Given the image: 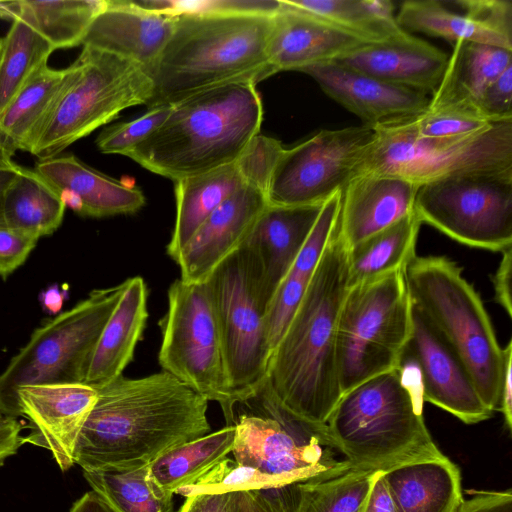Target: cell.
Segmentation results:
<instances>
[{"mask_svg":"<svg viewBox=\"0 0 512 512\" xmlns=\"http://www.w3.org/2000/svg\"><path fill=\"white\" fill-rule=\"evenodd\" d=\"M97 393L75 448L82 470L147 466L210 433L208 400L167 372L122 375Z\"/></svg>","mask_w":512,"mask_h":512,"instance_id":"6da1fadb","label":"cell"},{"mask_svg":"<svg viewBox=\"0 0 512 512\" xmlns=\"http://www.w3.org/2000/svg\"><path fill=\"white\" fill-rule=\"evenodd\" d=\"M348 288V248L337 223L293 319L270 356L266 375L279 403L315 425H325L342 396L336 338Z\"/></svg>","mask_w":512,"mask_h":512,"instance_id":"7a4b0ae2","label":"cell"},{"mask_svg":"<svg viewBox=\"0 0 512 512\" xmlns=\"http://www.w3.org/2000/svg\"><path fill=\"white\" fill-rule=\"evenodd\" d=\"M274 15L175 16L166 46L147 71L153 84L148 108L173 105L227 84L257 85L275 74L267 51Z\"/></svg>","mask_w":512,"mask_h":512,"instance_id":"3957f363","label":"cell"},{"mask_svg":"<svg viewBox=\"0 0 512 512\" xmlns=\"http://www.w3.org/2000/svg\"><path fill=\"white\" fill-rule=\"evenodd\" d=\"M262 121L256 84L219 86L173 104L164 123L126 156L176 181L236 162Z\"/></svg>","mask_w":512,"mask_h":512,"instance_id":"277c9868","label":"cell"},{"mask_svg":"<svg viewBox=\"0 0 512 512\" xmlns=\"http://www.w3.org/2000/svg\"><path fill=\"white\" fill-rule=\"evenodd\" d=\"M404 277L412 306L470 376L484 404L499 411L505 354L462 268L446 256H414Z\"/></svg>","mask_w":512,"mask_h":512,"instance_id":"5b68a950","label":"cell"},{"mask_svg":"<svg viewBox=\"0 0 512 512\" xmlns=\"http://www.w3.org/2000/svg\"><path fill=\"white\" fill-rule=\"evenodd\" d=\"M423 404L400 382L396 369L343 393L325 425L333 447L351 468L386 471L438 457L425 425Z\"/></svg>","mask_w":512,"mask_h":512,"instance_id":"8992f818","label":"cell"},{"mask_svg":"<svg viewBox=\"0 0 512 512\" xmlns=\"http://www.w3.org/2000/svg\"><path fill=\"white\" fill-rule=\"evenodd\" d=\"M72 65L69 81L28 149L40 160L60 155L124 109L146 105L152 97L148 72L131 60L83 46Z\"/></svg>","mask_w":512,"mask_h":512,"instance_id":"52a82bcc","label":"cell"},{"mask_svg":"<svg viewBox=\"0 0 512 512\" xmlns=\"http://www.w3.org/2000/svg\"><path fill=\"white\" fill-rule=\"evenodd\" d=\"M234 461L281 479L286 485L351 468L336 457L326 425H315L285 409L267 380L235 402Z\"/></svg>","mask_w":512,"mask_h":512,"instance_id":"ba28073f","label":"cell"},{"mask_svg":"<svg viewBox=\"0 0 512 512\" xmlns=\"http://www.w3.org/2000/svg\"><path fill=\"white\" fill-rule=\"evenodd\" d=\"M125 282L93 290L73 308L37 328L0 374V414L20 416L17 392L31 385L79 384Z\"/></svg>","mask_w":512,"mask_h":512,"instance_id":"9c48e42d","label":"cell"},{"mask_svg":"<svg viewBox=\"0 0 512 512\" xmlns=\"http://www.w3.org/2000/svg\"><path fill=\"white\" fill-rule=\"evenodd\" d=\"M412 119L373 127L374 139L355 175H391L420 187L454 175L512 167V121L463 136L424 138L415 133Z\"/></svg>","mask_w":512,"mask_h":512,"instance_id":"30bf717a","label":"cell"},{"mask_svg":"<svg viewBox=\"0 0 512 512\" xmlns=\"http://www.w3.org/2000/svg\"><path fill=\"white\" fill-rule=\"evenodd\" d=\"M412 330V306L403 270L349 286L337 324L342 394L395 368Z\"/></svg>","mask_w":512,"mask_h":512,"instance_id":"8fae6325","label":"cell"},{"mask_svg":"<svg viewBox=\"0 0 512 512\" xmlns=\"http://www.w3.org/2000/svg\"><path fill=\"white\" fill-rule=\"evenodd\" d=\"M205 283L235 403L266 379L271 355L264 330L268 302L259 272L244 246L224 260Z\"/></svg>","mask_w":512,"mask_h":512,"instance_id":"7c38bea8","label":"cell"},{"mask_svg":"<svg viewBox=\"0 0 512 512\" xmlns=\"http://www.w3.org/2000/svg\"><path fill=\"white\" fill-rule=\"evenodd\" d=\"M414 211L460 244L503 252L512 246V167L426 183L418 188Z\"/></svg>","mask_w":512,"mask_h":512,"instance_id":"4fadbf2b","label":"cell"},{"mask_svg":"<svg viewBox=\"0 0 512 512\" xmlns=\"http://www.w3.org/2000/svg\"><path fill=\"white\" fill-rule=\"evenodd\" d=\"M167 296V312L159 321V364L208 401L219 403L228 425L234 399L207 285L177 279Z\"/></svg>","mask_w":512,"mask_h":512,"instance_id":"5bb4252c","label":"cell"},{"mask_svg":"<svg viewBox=\"0 0 512 512\" xmlns=\"http://www.w3.org/2000/svg\"><path fill=\"white\" fill-rule=\"evenodd\" d=\"M375 131L367 125L321 130L284 149L266 190L267 203L276 206L322 204L343 191L372 143Z\"/></svg>","mask_w":512,"mask_h":512,"instance_id":"9a60e30c","label":"cell"},{"mask_svg":"<svg viewBox=\"0 0 512 512\" xmlns=\"http://www.w3.org/2000/svg\"><path fill=\"white\" fill-rule=\"evenodd\" d=\"M396 20L409 32H421L449 43L470 41L512 50L510 0H406Z\"/></svg>","mask_w":512,"mask_h":512,"instance_id":"2e32d148","label":"cell"},{"mask_svg":"<svg viewBox=\"0 0 512 512\" xmlns=\"http://www.w3.org/2000/svg\"><path fill=\"white\" fill-rule=\"evenodd\" d=\"M266 190L244 181L203 222L174 261L180 280L203 283L229 256L238 251L267 206Z\"/></svg>","mask_w":512,"mask_h":512,"instance_id":"e0dca14e","label":"cell"},{"mask_svg":"<svg viewBox=\"0 0 512 512\" xmlns=\"http://www.w3.org/2000/svg\"><path fill=\"white\" fill-rule=\"evenodd\" d=\"M97 394L96 389L83 383L20 388V416L28 419L30 427L24 443L47 449L62 471L70 469L75 464L78 437Z\"/></svg>","mask_w":512,"mask_h":512,"instance_id":"ac0fdd59","label":"cell"},{"mask_svg":"<svg viewBox=\"0 0 512 512\" xmlns=\"http://www.w3.org/2000/svg\"><path fill=\"white\" fill-rule=\"evenodd\" d=\"M412 306V304H411ZM407 346L420 366L424 402L466 424L492 417L459 360L412 306V330Z\"/></svg>","mask_w":512,"mask_h":512,"instance_id":"d6986e66","label":"cell"},{"mask_svg":"<svg viewBox=\"0 0 512 512\" xmlns=\"http://www.w3.org/2000/svg\"><path fill=\"white\" fill-rule=\"evenodd\" d=\"M320 88L341 106L358 116L363 125H379L411 119L422 114L430 97L370 75L326 62L303 69Z\"/></svg>","mask_w":512,"mask_h":512,"instance_id":"ffe728a7","label":"cell"},{"mask_svg":"<svg viewBox=\"0 0 512 512\" xmlns=\"http://www.w3.org/2000/svg\"><path fill=\"white\" fill-rule=\"evenodd\" d=\"M281 1L273 16L268 59L275 73L336 61L367 44L330 23Z\"/></svg>","mask_w":512,"mask_h":512,"instance_id":"44dd1931","label":"cell"},{"mask_svg":"<svg viewBox=\"0 0 512 512\" xmlns=\"http://www.w3.org/2000/svg\"><path fill=\"white\" fill-rule=\"evenodd\" d=\"M34 170L59 193L66 208L81 216L131 214L146 202L139 188L93 169L73 154L41 159Z\"/></svg>","mask_w":512,"mask_h":512,"instance_id":"7402d4cb","label":"cell"},{"mask_svg":"<svg viewBox=\"0 0 512 512\" xmlns=\"http://www.w3.org/2000/svg\"><path fill=\"white\" fill-rule=\"evenodd\" d=\"M418 186L391 175L363 173L342 191L339 233L348 249L414 212Z\"/></svg>","mask_w":512,"mask_h":512,"instance_id":"603a6c76","label":"cell"},{"mask_svg":"<svg viewBox=\"0 0 512 512\" xmlns=\"http://www.w3.org/2000/svg\"><path fill=\"white\" fill-rule=\"evenodd\" d=\"M448 60L445 52L408 32L384 43L364 44L334 62L387 83L433 95Z\"/></svg>","mask_w":512,"mask_h":512,"instance_id":"cb8c5ba5","label":"cell"},{"mask_svg":"<svg viewBox=\"0 0 512 512\" xmlns=\"http://www.w3.org/2000/svg\"><path fill=\"white\" fill-rule=\"evenodd\" d=\"M174 23L175 16L146 11L131 1L108 0L82 45L131 60L148 71L166 46Z\"/></svg>","mask_w":512,"mask_h":512,"instance_id":"d4e9b609","label":"cell"},{"mask_svg":"<svg viewBox=\"0 0 512 512\" xmlns=\"http://www.w3.org/2000/svg\"><path fill=\"white\" fill-rule=\"evenodd\" d=\"M322 204L265 207L244 243L260 274L269 303L305 244Z\"/></svg>","mask_w":512,"mask_h":512,"instance_id":"484cf974","label":"cell"},{"mask_svg":"<svg viewBox=\"0 0 512 512\" xmlns=\"http://www.w3.org/2000/svg\"><path fill=\"white\" fill-rule=\"evenodd\" d=\"M92 354L84 383L99 389L122 376L133 359L148 318L147 286L140 276L127 279Z\"/></svg>","mask_w":512,"mask_h":512,"instance_id":"4316f807","label":"cell"},{"mask_svg":"<svg viewBox=\"0 0 512 512\" xmlns=\"http://www.w3.org/2000/svg\"><path fill=\"white\" fill-rule=\"evenodd\" d=\"M396 512H458L463 502L458 466L444 454L383 473Z\"/></svg>","mask_w":512,"mask_h":512,"instance_id":"83f0119b","label":"cell"},{"mask_svg":"<svg viewBox=\"0 0 512 512\" xmlns=\"http://www.w3.org/2000/svg\"><path fill=\"white\" fill-rule=\"evenodd\" d=\"M73 73L71 64L54 69L42 64L0 114V148L11 158L27 151Z\"/></svg>","mask_w":512,"mask_h":512,"instance_id":"f1b7e54d","label":"cell"},{"mask_svg":"<svg viewBox=\"0 0 512 512\" xmlns=\"http://www.w3.org/2000/svg\"><path fill=\"white\" fill-rule=\"evenodd\" d=\"M511 65L512 50L459 41L453 45L441 82L428 106L464 105L478 111L477 102L484 90Z\"/></svg>","mask_w":512,"mask_h":512,"instance_id":"f546056e","label":"cell"},{"mask_svg":"<svg viewBox=\"0 0 512 512\" xmlns=\"http://www.w3.org/2000/svg\"><path fill=\"white\" fill-rule=\"evenodd\" d=\"M243 182L237 162L174 181L176 220L166 248L173 260L203 222Z\"/></svg>","mask_w":512,"mask_h":512,"instance_id":"4dcf8cb0","label":"cell"},{"mask_svg":"<svg viewBox=\"0 0 512 512\" xmlns=\"http://www.w3.org/2000/svg\"><path fill=\"white\" fill-rule=\"evenodd\" d=\"M65 209L59 193L35 170L24 167L4 194L5 226L35 240L59 228Z\"/></svg>","mask_w":512,"mask_h":512,"instance_id":"1f68e13d","label":"cell"},{"mask_svg":"<svg viewBox=\"0 0 512 512\" xmlns=\"http://www.w3.org/2000/svg\"><path fill=\"white\" fill-rule=\"evenodd\" d=\"M421 224L414 211L348 249L349 286L404 270L416 256Z\"/></svg>","mask_w":512,"mask_h":512,"instance_id":"d6a6232c","label":"cell"},{"mask_svg":"<svg viewBox=\"0 0 512 512\" xmlns=\"http://www.w3.org/2000/svg\"><path fill=\"white\" fill-rule=\"evenodd\" d=\"M235 440V426L209 433L181 444L149 464V477L158 490L173 496L184 486L193 484L228 457Z\"/></svg>","mask_w":512,"mask_h":512,"instance_id":"836d02e7","label":"cell"},{"mask_svg":"<svg viewBox=\"0 0 512 512\" xmlns=\"http://www.w3.org/2000/svg\"><path fill=\"white\" fill-rule=\"evenodd\" d=\"M360 41L378 44L404 36L389 0H285Z\"/></svg>","mask_w":512,"mask_h":512,"instance_id":"e575fe53","label":"cell"},{"mask_svg":"<svg viewBox=\"0 0 512 512\" xmlns=\"http://www.w3.org/2000/svg\"><path fill=\"white\" fill-rule=\"evenodd\" d=\"M380 472L347 468L294 483L293 512H361Z\"/></svg>","mask_w":512,"mask_h":512,"instance_id":"d590c367","label":"cell"},{"mask_svg":"<svg viewBox=\"0 0 512 512\" xmlns=\"http://www.w3.org/2000/svg\"><path fill=\"white\" fill-rule=\"evenodd\" d=\"M56 50L32 23L19 13L2 38L0 52V114L29 77Z\"/></svg>","mask_w":512,"mask_h":512,"instance_id":"8d00e7d4","label":"cell"},{"mask_svg":"<svg viewBox=\"0 0 512 512\" xmlns=\"http://www.w3.org/2000/svg\"><path fill=\"white\" fill-rule=\"evenodd\" d=\"M106 0H19L25 16L55 49L83 44L95 17Z\"/></svg>","mask_w":512,"mask_h":512,"instance_id":"74e56055","label":"cell"},{"mask_svg":"<svg viewBox=\"0 0 512 512\" xmlns=\"http://www.w3.org/2000/svg\"><path fill=\"white\" fill-rule=\"evenodd\" d=\"M83 476L116 512H174L173 496L156 488L149 477V465L83 470Z\"/></svg>","mask_w":512,"mask_h":512,"instance_id":"f35d334b","label":"cell"},{"mask_svg":"<svg viewBox=\"0 0 512 512\" xmlns=\"http://www.w3.org/2000/svg\"><path fill=\"white\" fill-rule=\"evenodd\" d=\"M287 486L281 479L251 467L224 459L193 484L176 491L185 498L197 494L224 493L231 491L272 489Z\"/></svg>","mask_w":512,"mask_h":512,"instance_id":"ab89813d","label":"cell"},{"mask_svg":"<svg viewBox=\"0 0 512 512\" xmlns=\"http://www.w3.org/2000/svg\"><path fill=\"white\" fill-rule=\"evenodd\" d=\"M493 123L476 109L464 105L427 106L412 119L415 133L424 138H449L481 131Z\"/></svg>","mask_w":512,"mask_h":512,"instance_id":"60d3db41","label":"cell"},{"mask_svg":"<svg viewBox=\"0 0 512 512\" xmlns=\"http://www.w3.org/2000/svg\"><path fill=\"white\" fill-rule=\"evenodd\" d=\"M312 277L291 269L270 299L264 314V330L271 354L293 319Z\"/></svg>","mask_w":512,"mask_h":512,"instance_id":"b9f144b4","label":"cell"},{"mask_svg":"<svg viewBox=\"0 0 512 512\" xmlns=\"http://www.w3.org/2000/svg\"><path fill=\"white\" fill-rule=\"evenodd\" d=\"M132 3L146 11L171 16L221 13L274 15L281 7L280 0H136Z\"/></svg>","mask_w":512,"mask_h":512,"instance_id":"7bdbcfd3","label":"cell"},{"mask_svg":"<svg viewBox=\"0 0 512 512\" xmlns=\"http://www.w3.org/2000/svg\"><path fill=\"white\" fill-rule=\"evenodd\" d=\"M172 105L149 109L141 117L121 122L104 129L96 139V145L104 154L125 155L153 133L169 116Z\"/></svg>","mask_w":512,"mask_h":512,"instance_id":"ee69618b","label":"cell"},{"mask_svg":"<svg viewBox=\"0 0 512 512\" xmlns=\"http://www.w3.org/2000/svg\"><path fill=\"white\" fill-rule=\"evenodd\" d=\"M284 149L279 140L259 133L236 161L244 181L267 190L273 169Z\"/></svg>","mask_w":512,"mask_h":512,"instance_id":"f6af8a7d","label":"cell"},{"mask_svg":"<svg viewBox=\"0 0 512 512\" xmlns=\"http://www.w3.org/2000/svg\"><path fill=\"white\" fill-rule=\"evenodd\" d=\"M477 108L491 123L512 121V65L488 85L477 102Z\"/></svg>","mask_w":512,"mask_h":512,"instance_id":"bcb514c9","label":"cell"},{"mask_svg":"<svg viewBox=\"0 0 512 512\" xmlns=\"http://www.w3.org/2000/svg\"><path fill=\"white\" fill-rule=\"evenodd\" d=\"M292 485L237 491L238 512H293Z\"/></svg>","mask_w":512,"mask_h":512,"instance_id":"7dc6e473","label":"cell"},{"mask_svg":"<svg viewBox=\"0 0 512 512\" xmlns=\"http://www.w3.org/2000/svg\"><path fill=\"white\" fill-rule=\"evenodd\" d=\"M37 241L6 226L0 227V277L5 279L19 268Z\"/></svg>","mask_w":512,"mask_h":512,"instance_id":"c3c4849f","label":"cell"},{"mask_svg":"<svg viewBox=\"0 0 512 512\" xmlns=\"http://www.w3.org/2000/svg\"><path fill=\"white\" fill-rule=\"evenodd\" d=\"M458 512H512V493L507 491H468Z\"/></svg>","mask_w":512,"mask_h":512,"instance_id":"681fc988","label":"cell"},{"mask_svg":"<svg viewBox=\"0 0 512 512\" xmlns=\"http://www.w3.org/2000/svg\"><path fill=\"white\" fill-rule=\"evenodd\" d=\"M178 512H238L237 491L192 495Z\"/></svg>","mask_w":512,"mask_h":512,"instance_id":"f907efd6","label":"cell"},{"mask_svg":"<svg viewBox=\"0 0 512 512\" xmlns=\"http://www.w3.org/2000/svg\"><path fill=\"white\" fill-rule=\"evenodd\" d=\"M502 253L501 261L493 275L492 282L496 302L506 311L509 317L512 316L511 303V271H512V246L506 248Z\"/></svg>","mask_w":512,"mask_h":512,"instance_id":"816d5d0a","label":"cell"},{"mask_svg":"<svg viewBox=\"0 0 512 512\" xmlns=\"http://www.w3.org/2000/svg\"><path fill=\"white\" fill-rule=\"evenodd\" d=\"M22 425L16 418L0 417V465L24 444Z\"/></svg>","mask_w":512,"mask_h":512,"instance_id":"f5cc1de1","label":"cell"},{"mask_svg":"<svg viewBox=\"0 0 512 512\" xmlns=\"http://www.w3.org/2000/svg\"><path fill=\"white\" fill-rule=\"evenodd\" d=\"M383 473L376 477L361 512H396Z\"/></svg>","mask_w":512,"mask_h":512,"instance_id":"db71d44e","label":"cell"},{"mask_svg":"<svg viewBox=\"0 0 512 512\" xmlns=\"http://www.w3.org/2000/svg\"><path fill=\"white\" fill-rule=\"evenodd\" d=\"M505 363L501 384L499 411L504 416L506 426L512 428V341L504 348Z\"/></svg>","mask_w":512,"mask_h":512,"instance_id":"11a10c76","label":"cell"},{"mask_svg":"<svg viewBox=\"0 0 512 512\" xmlns=\"http://www.w3.org/2000/svg\"><path fill=\"white\" fill-rule=\"evenodd\" d=\"M68 512H116L97 492L91 490L76 500Z\"/></svg>","mask_w":512,"mask_h":512,"instance_id":"9f6ffc18","label":"cell"},{"mask_svg":"<svg viewBox=\"0 0 512 512\" xmlns=\"http://www.w3.org/2000/svg\"><path fill=\"white\" fill-rule=\"evenodd\" d=\"M21 168L22 166L13 162L12 159L0 161V227L5 226L3 219V199L5 191Z\"/></svg>","mask_w":512,"mask_h":512,"instance_id":"6f0895ef","label":"cell"},{"mask_svg":"<svg viewBox=\"0 0 512 512\" xmlns=\"http://www.w3.org/2000/svg\"><path fill=\"white\" fill-rule=\"evenodd\" d=\"M65 292L58 289L57 286L48 288L41 295V301L44 308L50 313L58 312L64 303Z\"/></svg>","mask_w":512,"mask_h":512,"instance_id":"680465c9","label":"cell"},{"mask_svg":"<svg viewBox=\"0 0 512 512\" xmlns=\"http://www.w3.org/2000/svg\"><path fill=\"white\" fill-rule=\"evenodd\" d=\"M20 12L19 0L0 1V18L13 21Z\"/></svg>","mask_w":512,"mask_h":512,"instance_id":"91938a15","label":"cell"},{"mask_svg":"<svg viewBox=\"0 0 512 512\" xmlns=\"http://www.w3.org/2000/svg\"><path fill=\"white\" fill-rule=\"evenodd\" d=\"M12 159L8 154H6L1 148H0V161Z\"/></svg>","mask_w":512,"mask_h":512,"instance_id":"94428289","label":"cell"},{"mask_svg":"<svg viewBox=\"0 0 512 512\" xmlns=\"http://www.w3.org/2000/svg\"><path fill=\"white\" fill-rule=\"evenodd\" d=\"M1 48H2V38H0V52H1Z\"/></svg>","mask_w":512,"mask_h":512,"instance_id":"6125c7cd","label":"cell"},{"mask_svg":"<svg viewBox=\"0 0 512 512\" xmlns=\"http://www.w3.org/2000/svg\"><path fill=\"white\" fill-rule=\"evenodd\" d=\"M0 417H2V415L0 414Z\"/></svg>","mask_w":512,"mask_h":512,"instance_id":"be15d7a7","label":"cell"}]
</instances>
